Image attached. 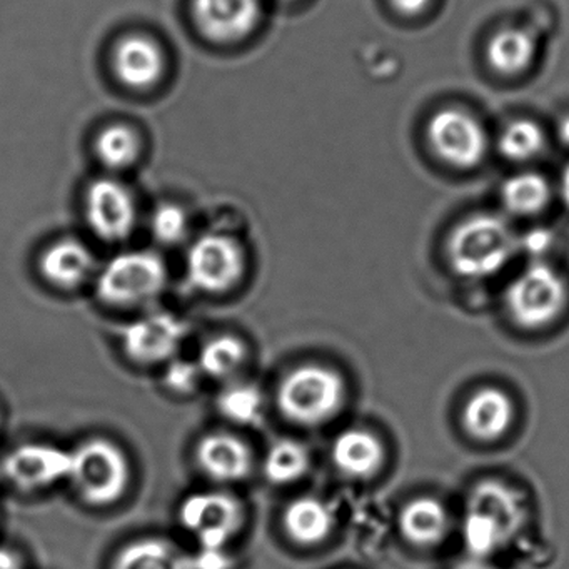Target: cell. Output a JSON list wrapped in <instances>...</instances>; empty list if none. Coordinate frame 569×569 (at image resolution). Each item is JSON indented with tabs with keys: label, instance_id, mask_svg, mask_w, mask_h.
<instances>
[{
	"label": "cell",
	"instance_id": "cell-1",
	"mask_svg": "<svg viewBox=\"0 0 569 569\" xmlns=\"http://www.w3.org/2000/svg\"><path fill=\"white\" fill-rule=\"evenodd\" d=\"M528 511L516 489L498 479H485L469 492L462 538L475 558L488 559L516 538Z\"/></svg>",
	"mask_w": 569,
	"mask_h": 569
},
{
	"label": "cell",
	"instance_id": "cell-2",
	"mask_svg": "<svg viewBox=\"0 0 569 569\" xmlns=\"http://www.w3.org/2000/svg\"><path fill=\"white\" fill-rule=\"evenodd\" d=\"M346 402V381L325 365L296 366L276 389V406L286 421L302 428H318L331 421Z\"/></svg>",
	"mask_w": 569,
	"mask_h": 569
},
{
	"label": "cell",
	"instance_id": "cell-3",
	"mask_svg": "<svg viewBox=\"0 0 569 569\" xmlns=\"http://www.w3.org/2000/svg\"><path fill=\"white\" fill-rule=\"evenodd\" d=\"M131 478L129 456L111 439L89 438L71 451L68 481L92 508H108L121 501Z\"/></svg>",
	"mask_w": 569,
	"mask_h": 569
},
{
	"label": "cell",
	"instance_id": "cell-4",
	"mask_svg": "<svg viewBox=\"0 0 569 569\" xmlns=\"http://www.w3.org/2000/svg\"><path fill=\"white\" fill-rule=\"evenodd\" d=\"M516 251V238L505 219L476 214L459 222L448 241V261L456 274L485 279L501 271Z\"/></svg>",
	"mask_w": 569,
	"mask_h": 569
},
{
	"label": "cell",
	"instance_id": "cell-5",
	"mask_svg": "<svg viewBox=\"0 0 569 569\" xmlns=\"http://www.w3.org/2000/svg\"><path fill=\"white\" fill-rule=\"evenodd\" d=\"M168 281V268L161 256L152 251L121 252L99 271L96 296L111 308H139L154 302Z\"/></svg>",
	"mask_w": 569,
	"mask_h": 569
},
{
	"label": "cell",
	"instance_id": "cell-6",
	"mask_svg": "<svg viewBox=\"0 0 569 569\" xmlns=\"http://www.w3.org/2000/svg\"><path fill=\"white\" fill-rule=\"evenodd\" d=\"M509 318L522 329L546 328L565 312L568 286L565 279L545 262H532L506 289Z\"/></svg>",
	"mask_w": 569,
	"mask_h": 569
},
{
	"label": "cell",
	"instance_id": "cell-7",
	"mask_svg": "<svg viewBox=\"0 0 569 569\" xmlns=\"http://www.w3.org/2000/svg\"><path fill=\"white\" fill-rule=\"evenodd\" d=\"M244 502L226 491L192 492L179 506V525L202 549H226L244 528Z\"/></svg>",
	"mask_w": 569,
	"mask_h": 569
},
{
	"label": "cell",
	"instance_id": "cell-8",
	"mask_svg": "<svg viewBox=\"0 0 569 569\" xmlns=\"http://www.w3.org/2000/svg\"><path fill=\"white\" fill-rule=\"evenodd\" d=\"M248 269L242 246L231 236L204 234L186 254V276L199 292L222 296L241 284Z\"/></svg>",
	"mask_w": 569,
	"mask_h": 569
},
{
	"label": "cell",
	"instance_id": "cell-9",
	"mask_svg": "<svg viewBox=\"0 0 569 569\" xmlns=\"http://www.w3.org/2000/svg\"><path fill=\"white\" fill-rule=\"evenodd\" d=\"M188 325L171 312H151L129 322L121 332L122 352L136 366L168 365L178 358Z\"/></svg>",
	"mask_w": 569,
	"mask_h": 569
},
{
	"label": "cell",
	"instance_id": "cell-10",
	"mask_svg": "<svg viewBox=\"0 0 569 569\" xmlns=\"http://www.w3.org/2000/svg\"><path fill=\"white\" fill-rule=\"evenodd\" d=\"M436 154L452 168L472 169L488 152V136L478 119L461 109H441L428 124Z\"/></svg>",
	"mask_w": 569,
	"mask_h": 569
},
{
	"label": "cell",
	"instance_id": "cell-11",
	"mask_svg": "<svg viewBox=\"0 0 569 569\" xmlns=\"http://www.w3.org/2000/svg\"><path fill=\"white\" fill-rule=\"evenodd\" d=\"M86 221L101 241H126L138 221L134 196L116 179H98L86 192Z\"/></svg>",
	"mask_w": 569,
	"mask_h": 569
},
{
	"label": "cell",
	"instance_id": "cell-12",
	"mask_svg": "<svg viewBox=\"0 0 569 569\" xmlns=\"http://www.w3.org/2000/svg\"><path fill=\"white\" fill-rule=\"evenodd\" d=\"M71 451L49 442H26L6 456L2 472L22 491H41L68 481Z\"/></svg>",
	"mask_w": 569,
	"mask_h": 569
},
{
	"label": "cell",
	"instance_id": "cell-13",
	"mask_svg": "<svg viewBox=\"0 0 569 569\" xmlns=\"http://www.w3.org/2000/svg\"><path fill=\"white\" fill-rule=\"evenodd\" d=\"M198 31L218 44L248 38L261 19V0H192Z\"/></svg>",
	"mask_w": 569,
	"mask_h": 569
},
{
	"label": "cell",
	"instance_id": "cell-14",
	"mask_svg": "<svg viewBox=\"0 0 569 569\" xmlns=\"http://www.w3.org/2000/svg\"><path fill=\"white\" fill-rule=\"evenodd\" d=\"M199 471L216 485H236L244 481L254 469L251 446L231 432H209L194 448Z\"/></svg>",
	"mask_w": 569,
	"mask_h": 569
},
{
	"label": "cell",
	"instance_id": "cell-15",
	"mask_svg": "<svg viewBox=\"0 0 569 569\" xmlns=\"http://www.w3.org/2000/svg\"><path fill=\"white\" fill-rule=\"evenodd\" d=\"M94 272V254L79 239H59L48 246L39 258V274L46 284L58 291L81 289Z\"/></svg>",
	"mask_w": 569,
	"mask_h": 569
},
{
	"label": "cell",
	"instance_id": "cell-16",
	"mask_svg": "<svg viewBox=\"0 0 569 569\" xmlns=\"http://www.w3.org/2000/svg\"><path fill=\"white\" fill-rule=\"evenodd\" d=\"M116 78L126 88L142 91L161 81L166 59L162 49L144 36H129L116 46L112 54Z\"/></svg>",
	"mask_w": 569,
	"mask_h": 569
},
{
	"label": "cell",
	"instance_id": "cell-17",
	"mask_svg": "<svg viewBox=\"0 0 569 569\" xmlns=\"http://www.w3.org/2000/svg\"><path fill=\"white\" fill-rule=\"evenodd\" d=\"M462 426L472 439L492 442L501 439L515 421V405L502 389L495 386L476 391L462 409Z\"/></svg>",
	"mask_w": 569,
	"mask_h": 569
},
{
	"label": "cell",
	"instance_id": "cell-18",
	"mask_svg": "<svg viewBox=\"0 0 569 569\" xmlns=\"http://www.w3.org/2000/svg\"><path fill=\"white\" fill-rule=\"evenodd\" d=\"M385 458V446L378 436L361 428L342 431L331 446L336 469L352 479H369L378 475Z\"/></svg>",
	"mask_w": 569,
	"mask_h": 569
},
{
	"label": "cell",
	"instance_id": "cell-19",
	"mask_svg": "<svg viewBox=\"0 0 569 569\" xmlns=\"http://www.w3.org/2000/svg\"><path fill=\"white\" fill-rule=\"evenodd\" d=\"M281 522L292 542L311 548L331 536L336 519L328 502L315 496H301L286 506Z\"/></svg>",
	"mask_w": 569,
	"mask_h": 569
},
{
	"label": "cell",
	"instance_id": "cell-20",
	"mask_svg": "<svg viewBox=\"0 0 569 569\" xmlns=\"http://www.w3.org/2000/svg\"><path fill=\"white\" fill-rule=\"evenodd\" d=\"M398 525L406 541L418 548H431L448 535L449 516L438 499L421 496L401 509Z\"/></svg>",
	"mask_w": 569,
	"mask_h": 569
},
{
	"label": "cell",
	"instance_id": "cell-21",
	"mask_svg": "<svg viewBox=\"0 0 569 569\" xmlns=\"http://www.w3.org/2000/svg\"><path fill=\"white\" fill-rule=\"evenodd\" d=\"M111 569H191V562L189 556L168 539L141 538L116 555Z\"/></svg>",
	"mask_w": 569,
	"mask_h": 569
},
{
	"label": "cell",
	"instance_id": "cell-22",
	"mask_svg": "<svg viewBox=\"0 0 569 569\" xmlns=\"http://www.w3.org/2000/svg\"><path fill=\"white\" fill-rule=\"evenodd\" d=\"M248 346L234 335H218L199 349L198 362L204 378L212 381L231 382L248 362Z\"/></svg>",
	"mask_w": 569,
	"mask_h": 569
},
{
	"label": "cell",
	"instance_id": "cell-23",
	"mask_svg": "<svg viewBox=\"0 0 569 569\" xmlns=\"http://www.w3.org/2000/svg\"><path fill=\"white\" fill-rule=\"evenodd\" d=\"M311 455L298 439L282 438L272 442L262 459V475L274 486H289L305 478Z\"/></svg>",
	"mask_w": 569,
	"mask_h": 569
},
{
	"label": "cell",
	"instance_id": "cell-24",
	"mask_svg": "<svg viewBox=\"0 0 569 569\" xmlns=\"http://www.w3.org/2000/svg\"><path fill=\"white\" fill-rule=\"evenodd\" d=\"M535 42L519 29H505L492 36L488 46V61L502 76H518L531 66Z\"/></svg>",
	"mask_w": 569,
	"mask_h": 569
},
{
	"label": "cell",
	"instance_id": "cell-25",
	"mask_svg": "<svg viewBox=\"0 0 569 569\" xmlns=\"http://www.w3.org/2000/svg\"><path fill=\"white\" fill-rule=\"evenodd\" d=\"M222 418L236 426H254L264 416L266 398L252 382L231 381L216 398Z\"/></svg>",
	"mask_w": 569,
	"mask_h": 569
},
{
	"label": "cell",
	"instance_id": "cell-26",
	"mask_svg": "<svg viewBox=\"0 0 569 569\" xmlns=\"http://www.w3.org/2000/svg\"><path fill=\"white\" fill-rule=\"evenodd\" d=\"M502 204L515 216H536L551 201L549 182L536 172L512 176L502 186Z\"/></svg>",
	"mask_w": 569,
	"mask_h": 569
},
{
	"label": "cell",
	"instance_id": "cell-27",
	"mask_svg": "<svg viewBox=\"0 0 569 569\" xmlns=\"http://www.w3.org/2000/svg\"><path fill=\"white\" fill-rule=\"evenodd\" d=\"M96 154L106 168L119 171L138 161L141 141L128 126H109L96 139Z\"/></svg>",
	"mask_w": 569,
	"mask_h": 569
},
{
	"label": "cell",
	"instance_id": "cell-28",
	"mask_svg": "<svg viewBox=\"0 0 569 569\" xmlns=\"http://www.w3.org/2000/svg\"><path fill=\"white\" fill-rule=\"evenodd\" d=\"M498 146L499 152L508 161H531L545 148V132L536 122L518 119L501 132Z\"/></svg>",
	"mask_w": 569,
	"mask_h": 569
},
{
	"label": "cell",
	"instance_id": "cell-29",
	"mask_svg": "<svg viewBox=\"0 0 569 569\" xmlns=\"http://www.w3.org/2000/svg\"><path fill=\"white\" fill-rule=\"evenodd\" d=\"M151 232L162 246H178L188 238L189 221L184 209L176 204H162L152 212Z\"/></svg>",
	"mask_w": 569,
	"mask_h": 569
},
{
	"label": "cell",
	"instance_id": "cell-30",
	"mask_svg": "<svg viewBox=\"0 0 569 569\" xmlns=\"http://www.w3.org/2000/svg\"><path fill=\"white\" fill-rule=\"evenodd\" d=\"M164 366L162 385L169 392L176 396H192L199 391L204 376H202L198 362L174 358Z\"/></svg>",
	"mask_w": 569,
	"mask_h": 569
},
{
	"label": "cell",
	"instance_id": "cell-31",
	"mask_svg": "<svg viewBox=\"0 0 569 569\" xmlns=\"http://www.w3.org/2000/svg\"><path fill=\"white\" fill-rule=\"evenodd\" d=\"M191 569H229L231 558L226 555V549H202L196 555L189 556Z\"/></svg>",
	"mask_w": 569,
	"mask_h": 569
},
{
	"label": "cell",
	"instance_id": "cell-32",
	"mask_svg": "<svg viewBox=\"0 0 569 569\" xmlns=\"http://www.w3.org/2000/svg\"><path fill=\"white\" fill-rule=\"evenodd\" d=\"M431 0H391L392 8L402 16H418L428 8Z\"/></svg>",
	"mask_w": 569,
	"mask_h": 569
},
{
	"label": "cell",
	"instance_id": "cell-33",
	"mask_svg": "<svg viewBox=\"0 0 569 569\" xmlns=\"http://www.w3.org/2000/svg\"><path fill=\"white\" fill-rule=\"evenodd\" d=\"M0 569H24V566L18 552L0 548Z\"/></svg>",
	"mask_w": 569,
	"mask_h": 569
},
{
	"label": "cell",
	"instance_id": "cell-34",
	"mask_svg": "<svg viewBox=\"0 0 569 569\" xmlns=\"http://www.w3.org/2000/svg\"><path fill=\"white\" fill-rule=\"evenodd\" d=\"M452 569H498L496 566L489 565L488 559L475 558L471 556L465 561L458 562Z\"/></svg>",
	"mask_w": 569,
	"mask_h": 569
},
{
	"label": "cell",
	"instance_id": "cell-35",
	"mask_svg": "<svg viewBox=\"0 0 569 569\" xmlns=\"http://www.w3.org/2000/svg\"><path fill=\"white\" fill-rule=\"evenodd\" d=\"M549 239L548 236L545 234V232H532L531 236H528L526 238V244H528L529 249H538V251H542V249L546 248V244H548Z\"/></svg>",
	"mask_w": 569,
	"mask_h": 569
},
{
	"label": "cell",
	"instance_id": "cell-36",
	"mask_svg": "<svg viewBox=\"0 0 569 569\" xmlns=\"http://www.w3.org/2000/svg\"><path fill=\"white\" fill-rule=\"evenodd\" d=\"M559 189H561L562 202L569 208V164L566 166L565 171H562L561 186H559Z\"/></svg>",
	"mask_w": 569,
	"mask_h": 569
},
{
	"label": "cell",
	"instance_id": "cell-37",
	"mask_svg": "<svg viewBox=\"0 0 569 569\" xmlns=\"http://www.w3.org/2000/svg\"><path fill=\"white\" fill-rule=\"evenodd\" d=\"M559 139H561L562 144H566V148H569V116L562 119L561 124H559Z\"/></svg>",
	"mask_w": 569,
	"mask_h": 569
}]
</instances>
